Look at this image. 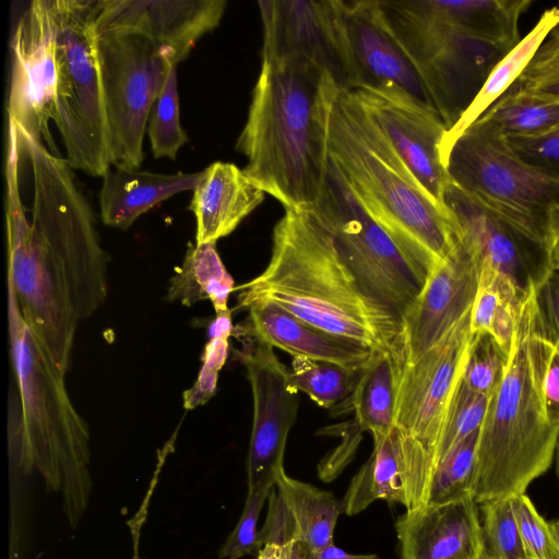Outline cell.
<instances>
[{
    "instance_id": "obj_31",
    "label": "cell",
    "mask_w": 559,
    "mask_h": 559,
    "mask_svg": "<svg viewBox=\"0 0 559 559\" xmlns=\"http://www.w3.org/2000/svg\"><path fill=\"white\" fill-rule=\"evenodd\" d=\"M478 432L462 440L438 462L429 481L425 504L438 506L474 499Z\"/></svg>"
},
{
    "instance_id": "obj_45",
    "label": "cell",
    "mask_w": 559,
    "mask_h": 559,
    "mask_svg": "<svg viewBox=\"0 0 559 559\" xmlns=\"http://www.w3.org/2000/svg\"><path fill=\"white\" fill-rule=\"evenodd\" d=\"M338 432L342 436V443L319 465V476L326 483L332 481L352 460L364 431L353 419L343 425Z\"/></svg>"
},
{
    "instance_id": "obj_19",
    "label": "cell",
    "mask_w": 559,
    "mask_h": 559,
    "mask_svg": "<svg viewBox=\"0 0 559 559\" xmlns=\"http://www.w3.org/2000/svg\"><path fill=\"white\" fill-rule=\"evenodd\" d=\"M480 263L460 239L452 254L435 267L402 319V355L413 362L436 346L471 311Z\"/></svg>"
},
{
    "instance_id": "obj_21",
    "label": "cell",
    "mask_w": 559,
    "mask_h": 559,
    "mask_svg": "<svg viewBox=\"0 0 559 559\" xmlns=\"http://www.w3.org/2000/svg\"><path fill=\"white\" fill-rule=\"evenodd\" d=\"M372 439L373 450L353 477L341 511L355 515L379 499L399 502L406 511L424 506L433 472L430 459L404 444L394 428Z\"/></svg>"
},
{
    "instance_id": "obj_38",
    "label": "cell",
    "mask_w": 559,
    "mask_h": 559,
    "mask_svg": "<svg viewBox=\"0 0 559 559\" xmlns=\"http://www.w3.org/2000/svg\"><path fill=\"white\" fill-rule=\"evenodd\" d=\"M259 546L255 559H306L295 522L286 509L267 513L259 534Z\"/></svg>"
},
{
    "instance_id": "obj_7",
    "label": "cell",
    "mask_w": 559,
    "mask_h": 559,
    "mask_svg": "<svg viewBox=\"0 0 559 559\" xmlns=\"http://www.w3.org/2000/svg\"><path fill=\"white\" fill-rule=\"evenodd\" d=\"M448 131L469 108L493 67L512 48L469 27L452 1L380 0Z\"/></svg>"
},
{
    "instance_id": "obj_18",
    "label": "cell",
    "mask_w": 559,
    "mask_h": 559,
    "mask_svg": "<svg viewBox=\"0 0 559 559\" xmlns=\"http://www.w3.org/2000/svg\"><path fill=\"white\" fill-rule=\"evenodd\" d=\"M225 0H94L97 34L129 33L167 49L177 63L218 26Z\"/></svg>"
},
{
    "instance_id": "obj_20",
    "label": "cell",
    "mask_w": 559,
    "mask_h": 559,
    "mask_svg": "<svg viewBox=\"0 0 559 559\" xmlns=\"http://www.w3.org/2000/svg\"><path fill=\"white\" fill-rule=\"evenodd\" d=\"M340 8L356 75V90L399 88L433 107L415 64L390 27L380 2L340 0Z\"/></svg>"
},
{
    "instance_id": "obj_16",
    "label": "cell",
    "mask_w": 559,
    "mask_h": 559,
    "mask_svg": "<svg viewBox=\"0 0 559 559\" xmlns=\"http://www.w3.org/2000/svg\"><path fill=\"white\" fill-rule=\"evenodd\" d=\"M413 176L441 206L450 178L442 157L448 128L439 112L399 88L352 91Z\"/></svg>"
},
{
    "instance_id": "obj_42",
    "label": "cell",
    "mask_w": 559,
    "mask_h": 559,
    "mask_svg": "<svg viewBox=\"0 0 559 559\" xmlns=\"http://www.w3.org/2000/svg\"><path fill=\"white\" fill-rule=\"evenodd\" d=\"M503 139L509 148L522 160L559 177V123L538 134Z\"/></svg>"
},
{
    "instance_id": "obj_36",
    "label": "cell",
    "mask_w": 559,
    "mask_h": 559,
    "mask_svg": "<svg viewBox=\"0 0 559 559\" xmlns=\"http://www.w3.org/2000/svg\"><path fill=\"white\" fill-rule=\"evenodd\" d=\"M488 399L468 389L461 378L449 411L436 466L453 447L480 429Z\"/></svg>"
},
{
    "instance_id": "obj_41",
    "label": "cell",
    "mask_w": 559,
    "mask_h": 559,
    "mask_svg": "<svg viewBox=\"0 0 559 559\" xmlns=\"http://www.w3.org/2000/svg\"><path fill=\"white\" fill-rule=\"evenodd\" d=\"M231 334L211 336L202 355V367L194 384L182 394L186 409L205 404L215 394L218 372L228 356V338Z\"/></svg>"
},
{
    "instance_id": "obj_26",
    "label": "cell",
    "mask_w": 559,
    "mask_h": 559,
    "mask_svg": "<svg viewBox=\"0 0 559 559\" xmlns=\"http://www.w3.org/2000/svg\"><path fill=\"white\" fill-rule=\"evenodd\" d=\"M290 512L298 542L306 559H313L333 545V534L341 511V502L330 491L292 478L281 469L274 484Z\"/></svg>"
},
{
    "instance_id": "obj_39",
    "label": "cell",
    "mask_w": 559,
    "mask_h": 559,
    "mask_svg": "<svg viewBox=\"0 0 559 559\" xmlns=\"http://www.w3.org/2000/svg\"><path fill=\"white\" fill-rule=\"evenodd\" d=\"M513 509L528 559H559V549L549 524L537 512L531 499L522 493L513 498Z\"/></svg>"
},
{
    "instance_id": "obj_29",
    "label": "cell",
    "mask_w": 559,
    "mask_h": 559,
    "mask_svg": "<svg viewBox=\"0 0 559 559\" xmlns=\"http://www.w3.org/2000/svg\"><path fill=\"white\" fill-rule=\"evenodd\" d=\"M234 284L215 243H189L182 264L170 278L166 299L185 306L210 300L216 314H221L229 311L227 302Z\"/></svg>"
},
{
    "instance_id": "obj_12",
    "label": "cell",
    "mask_w": 559,
    "mask_h": 559,
    "mask_svg": "<svg viewBox=\"0 0 559 559\" xmlns=\"http://www.w3.org/2000/svg\"><path fill=\"white\" fill-rule=\"evenodd\" d=\"M471 311L436 346L413 362H402L394 429L430 457L433 469L451 403L474 335Z\"/></svg>"
},
{
    "instance_id": "obj_15",
    "label": "cell",
    "mask_w": 559,
    "mask_h": 559,
    "mask_svg": "<svg viewBox=\"0 0 559 559\" xmlns=\"http://www.w3.org/2000/svg\"><path fill=\"white\" fill-rule=\"evenodd\" d=\"M236 350L245 366L253 400L252 430L247 473L248 491L273 487L275 475L284 468L288 433L298 408L297 391L289 382V369L271 346L242 336Z\"/></svg>"
},
{
    "instance_id": "obj_10",
    "label": "cell",
    "mask_w": 559,
    "mask_h": 559,
    "mask_svg": "<svg viewBox=\"0 0 559 559\" xmlns=\"http://www.w3.org/2000/svg\"><path fill=\"white\" fill-rule=\"evenodd\" d=\"M321 198L307 210L330 235L361 283L401 319L420 294L429 273L413 261L364 210L329 158Z\"/></svg>"
},
{
    "instance_id": "obj_27",
    "label": "cell",
    "mask_w": 559,
    "mask_h": 559,
    "mask_svg": "<svg viewBox=\"0 0 559 559\" xmlns=\"http://www.w3.org/2000/svg\"><path fill=\"white\" fill-rule=\"evenodd\" d=\"M403 355L374 352L360 370L350 394L349 407L362 431L372 437L388 435L394 428L397 381Z\"/></svg>"
},
{
    "instance_id": "obj_35",
    "label": "cell",
    "mask_w": 559,
    "mask_h": 559,
    "mask_svg": "<svg viewBox=\"0 0 559 559\" xmlns=\"http://www.w3.org/2000/svg\"><path fill=\"white\" fill-rule=\"evenodd\" d=\"M509 90L544 103H559V23L549 32Z\"/></svg>"
},
{
    "instance_id": "obj_32",
    "label": "cell",
    "mask_w": 559,
    "mask_h": 559,
    "mask_svg": "<svg viewBox=\"0 0 559 559\" xmlns=\"http://www.w3.org/2000/svg\"><path fill=\"white\" fill-rule=\"evenodd\" d=\"M358 374L333 362L293 357L289 382L319 406L332 408L350 396Z\"/></svg>"
},
{
    "instance_id": "obj_1",
    "label": "cell",
    "mask_w": 559,
    "mask_h": 559,
    "mask_svg": "<svg viewBox=\"0 0 559 559\" xmlns=\"http://www.w3.org/2000/svg\"><path fill=\"white\" fill-rule=\"evenodd\" d=\"M17 178L14 130L7 132L5 226L8 287L48 359L66 374L76 328L105 302L108 254L94 213L66 158L21 134Z\"/></svg>"
},
{
    "instance_id": "obj_13",
    "label": "cell",
    "mask_w": 559,
    "mask_h": 559,
    "mask_svg": "<svg viewBox=\"0 0 559 559\" xmlns=\"http://www.w3.org/2000/svg\"><path fill=\"white\" fill-rule=\"evenodd\" d=\"M57 0H34L21 14L10 40L8 121L58 155L49 122L57 90Z\"/></svg>"
},
{
    "instance_id": "obj_49",
    "label": "cell",
    "mask_w": 559,
    "mask_h": 559,
    "mask_svg": "<svg viewBox=\"0 0 559 559\" xmlns=\"http://www.w3.org/2000/svg\"><path fill=\"white\" fill-rule=\"evenodd\" d=\"M550 257L552 270L559 271V236L552 247Z\"/></svg>"
},
{
    "instance_id": "obj_8",
    "label": "cell",
    "mask_w": 559,
    "mask_h": 559,
    "mask_svg": "<svg viewBox=\"0 0 559 559\" xmlns=\"http://www.w3.org/2000/svg\"><path fill=\"white\" fill-rule=\"evenodd\" d=\"M450 182L550 254L559 236V177L518 157L478 119L444 153Z\"/></svg>"
},
{
    "instance_id": "obj_4",
    "label": "cell",
    "mask_w": 559,
    "mask_h": 559,
    "mask_svg": "<svg viewBox=\"0 0 559 559\" xmlns=\"http://www.w3.org/2000/svg\"><path fill=\"white\" fill-rule=\"evenodd\" d=\"M329 158L364 210L430 272L455 250L460 234L395 153L352 91L338 90L329 117Z\"/></svg>"
},
{
    "instance_id": "obj_34",
    "label": "cell",
    "mask_w": 559,
    "mask_h": 559,
    "mask_svg": "<svg viewBox=\"0 0 559 559\" xmlns=\"http://www.w3.org/2000/svg\"><path fill=\"white\" fill-rule=\"evenodd\" d=\"M479 559H528L513 509V498L480 503Z\"/></svg>"
},
{
    "instance_id": "obj_52",
    "label": "cell",
    "mask_w": 559,
    "mask_h": 559,
    "mask_svg": "<svg viewBox=\"0 0 559 559\" xmlns=\"http://www.w3.org/2000/svg\"><path fill=\"white\" fill-rule=\"evenodd\" d=\"M559 7V5H558Z\"/></svg>"
},
{
    "instance_id": "obj_22",
    "label": "cell",
    "mask_w": 559,
    "mask_h": 559,
    "mask_svg": "<svg viewBox=\"0 0 559 559\" xmlns=\"http://www.w3.org/2000/svg\"><path fill=\"white\" fill-rule=\"evenodd\" d=\"M395 528L401 559L480 558L479 508L473 498L407 510Z\"/></svg>"
},
{
    "instance_id": "obj_24",
    "label": "cell",
    "mask_w": 559,
    "mask_h": 559,
    "mask_svg": "<svg viewBox=\"0 0 559 559\" xmlns=\"http://www.w3.org/2000/svg\"><path fill=\"white\" fill-rule=\"evenodd\" d=\"M192 191L189 207L197 221V245L216 243L231 234L265 194L242 169L225 162H215L202 170Z\"/></svg>"
},
{
    "instance_id": "obj_25",
    "label": "cell",
    "mask_w": 559,
    "mask_h": 559,
    "mask_svg": "<svg viewBox=\"0 0 559 559\" xmlns=\"http://www.w3.org/2000/svg\"><path fill=\"white\" fill-rule=\"evenodd\" d=\"M100 218L107 226L128 229L156 204L183 191L193 190L200 173L159 174L142 169L111 167L102 177Z\"/></svg>"
},
{
    "instance_id": "obj_5",
    "label": "cell",
    "mask_w": 559,
    "mask_h": 559,
    "mask_svg": "<svg viewBox=\"0 0 559 559\" xmlns=\"http://www.w3.org/2000/svg\"><path fill=\"white\" fill-rule=\"evenodd\" d=\"M545 337L532 285L519 304L503 374L478 432L473 493L478 504L525 493L552 462L559 426L547 419L542 397Z\"/></svg>"
},
{
    "instance_id": "obj_51",
    "label": "cell",
    "mask_w": 559,
    "mask_h": 559,
    "mask_svg": "<svg viewBox=\"0 0 559 559\" xmlns=\"http://www.w3.org/2000/svg\"><path fill=\"white\" fill-rule=\"evenodd\" d=\"M555 455H556L557 475H558V478H559V438H558V441H557V444H556Z\"/></svg>"
},
{
    "instance_id": "obj_33",
    "label": "cell",
    "mask_w": 559,
    "mask_h": 559,
    "mask_svg": "<svg viewBox=\"0 0 559 559\" xmlns=\"http://www.w3.org/2000/svg\"><path fill=\"white\" fill-rule=\"evenodd\" d=\"M147 135L155 158L175 159L188 136L180 124L177 66H171L147 121Z\"/></svg>"
},
{
    "instance_id": "obj_9",
    "label": "cell",
    "mask_w": 559,
    "mask_h": 559,
    "mask_svg": "<svg viewBox=\"0 0 559 559\" xmlns=\"http://www.w3.org/2000/svg\"><path fill=\"white\" fill-rule=\"evenodd\" d=\"M53 122L72 169L103 177L111 167L94 0H57Z\"/></svg>"
},
{
    "instance_id": "obj_47",
    "label": "cell",
    "mask_w": 559,
    "mask_h": 559,
    "mask_svg": "<svg viewBox=\"0 0 559 559\" xmlns=\"http://www.w3.org/2000/svg\"><path fill=\"white\" fill-rule=\"evenodd\" d=\"M518 307L519 304L502 298L489 331V334L506 354H509L511 348Z\"/></svg>"
},
{
    "instance_id": "obj_28",
    "label": "cell",
    "mask_w": 559,
    "mask_h": 559,
    "mask_svg": "<svg viewBox=\"0 0 559 559\" xmlns=\"http://www.w3.org/2000/svg\"><path fill=\"white\" fill-rule=\"evenodd\" d=\"M558 23L559 7L544 11L533 28L493 67L469 108L447 132L442 144V157L450 144L516 82L540 44Z\"/></svg>"
},
{
    "instance_id": "obj_43",
    "label": "cell",
    "mask_w": 559,
    "mask_h": 559,
    "mask_svg": "<svg viewBox=\"0 0 559 559\" xmlns=\"http://www.w3.org/2000/svg\"><path fill=\"white\" fill-rule=\"evenodd\" d=\"M479 263L478 287L469 319L473 335L489 334L496 311L504 298L499 286V273L488 264Z\"/></svg>"
},
{
    "instance_id": "obj_30",
    "label": "cell",
    "mask_w": 559,
    "mask_h": 559,
    "mask_svg": "<svg viewBox=\"0 0 559 559\" xmlns=\"http://www.w3.org/2000/svg\"><path fill=\"white\" fill-rule=\"evenodd\" d=\"M479 119L502 136L534 135L559 123V103H544L509 90Z\"/></svg>"
},
{
    "instance_id": "obj_23",
    "label": "cell",
    "mask_w": 559,
    "mask_h": 559,
    "mask_svg": "<svg viewBox=\"0 0 559 559\" xmlns=\"http://www.w3.org/2000/svg\"><path fill=\"white\" fill-rule=\"evenodd\" d=\"M246 309L249 314L237 328L238 335L250 336L293 357L329 361L360 372L374 353L353 341L314 328L275 304L260 301Z\"/></svg>"
},
{
    "instance_id": "obj_37",
    "label": "cell",
    "mask_w": 559,
    "mask_h": 559,
    "mask_svg": "<svg viewBox=\"0 0 559 559\" xmlns=\"http://www.w3.org/2000/svg\"><path fill=\"white\" fill-rule=\"evenodd\" d=\"M508 355L490 334L474 335L463 382L472 391L489 397L502 378Z\"/></svg>"
},
{
    "instance_id": "obj_44",
    "label": "cell",
    "mask_w": 559,
    "mask_h": 559,
    "mask_svg": "<svg viewBox=\"0 0 559 559\" xmlns=\"http://www.w3.org/2000/svg\"><path fill=\"white\" fill-rule=\"evenodd\" d=\"M540 390L547 419L559 426V341L546 331Z\"/></svg>"
},
{
    "instance_id": "obj_40",
    "label": "cell",
    "mask_w": 559,
    "mask_h": 559,
    "mask_svg": "<svg viewBox=\"0 0 559 559\" xmlns=\"http://www.w3.org/2000/svg\"><path fill=\"white\" fill-rule=\"evenodd\" d=\"M273 487L248 491L240 519L219 550L221 559H240L247 555H257L260 549L258 521Z\"/></svg>"
},
{
    "instance_id": "obj_14",
    "label": "cell",
    "mask_w": 559,
    "mask_h": 559,
    "mask_svg": "<svg viewBox=\"0 0 559 559\" xmlns=\"http://www.w3.org/2000/svg\"><path fill=\"white\" fill-rule=\"evenodd\" d=\"M258 5L262 60H305L329 73L340 90H356L340 0L259 1Z\"/></svg>"
},
{
    "instance_id": "obj_2",
    "label": "cell",
    "mask_w": 559,
    "mask_h": 559,
    "mask_svg": "<svg viewBox=\"0 0 559 559\" xmlns=\"http://www.w3.org/2000/svg\"><path fill=\"white\" fill-rule=\"evenodd\" d=\"M238 308L269 301L373 352L402 354L400 316L378 299L306 211L285 209L262 273L235 288Z\"/></svg>"
},
{
    "instance_id": "obj_3",
    "label": "cell",
    "mask_w": 559,
    "mask_h": 559,
    "mask_svg": "<svg viewBox=\"0 0 559 559\" xmlns=\"http://www.w3.org/2000/svg\"><path fill=\"white\" fill-rule=\"evenodd\" d=\"M334 79L305 60H262L236 150L247 177L285 209L307 211L329 174V117Z\"/></svg>"
},
{
    "instance_id": "obj_50",
    "label": "cell",
    "mask_w": 559,
    "mask_h": 559,
    "mask_svg": "<svg viewBox=\"0 0 559 559\" xmlns=\"http://www.w3.org/2000/svg\"><path fill=\"white\" fill-rule=\"evenodd\" d=\"M554 540L559 549V519L548 522Z\"/></svg>"
},
{
    "instance_id": "obj_6",
    "label": "cell",
    "mask_w": 559,
    "mask_h": 559,
    "mask_svg": "<svg viewBox=\"0 0 559 559\" xmlns=\"http://www.w3.org/2000/svg\"><path fill=\"white\" fill-rule=\"evenodd\" d=\"M10 356L17 384L19 409L14 437L20 465L35 468L53 489L63 491L72 520L88 496L90 432L75 409L64 376L46 356L25 323L8 287Z\"/></svg>"
},
{
    "instance_id": "obj_11",
    "label": "cell",
    "mask_w": 559,
    "mask_h": 559,
    "mask_svg": "<svg viewBox=\"0 0 559 559\" xmlns=\"http://www.w3.org/2000/svg\"><path fill=\"white\" fill-rule=\"evenodd\" d=\"M111 166L139 169L152 107L171 66L167 49L129 33L97 34Z\"/></svg>"
},
{
    "instance_id": "obj_48",
    "label": "cell",
    "mask_w": 559,
    "mask_h": 559,
    "mask_svg": "<svg viewBox=\"0 0 559 559\" xmlns=\"http://www.w3.org/2000/svg\"><path fill=\"white\" fill-rule=\"evenodd\" d=\"M313 559H379V557L377 555L348 554L333 544L324 548Z\"/></svg>"
},
{
    "instance_id": "obj_17",
    "label": "cell",
    "mask_w": 559,
    "mask_h": 559,
    "mask_svg": "<svg viewBox=\"0 0 559 559\" xmlns=\"http://www.w3.org/2000/svg\"><path fill=\"white\" fill-rule=\"evenodd\" d=\"M444 205L454 218L462 242L479 262L510 280L521 292L536 287L552 270L550 252L484 207L452 182Z\"/></svg>"
},
{
    "instance_id": "obj_46",
    "label": "cell",
    "mask_w": 559,
    "mask_h": 559,
    "mask_svg": "<svg viewBox=\"0 0 559 559\" xmlns=\"http://www.w3.org/2000/svg\"><path fill=\"white\" fill-rule=\"evenodd\" d=\"M536 297L547 333L559 341V271H550L536 287Z\"/></svg>"
}]
</instances>
